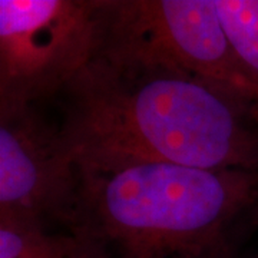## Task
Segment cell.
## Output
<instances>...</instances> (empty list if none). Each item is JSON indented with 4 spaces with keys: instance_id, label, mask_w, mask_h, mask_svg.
<instances>
[{
    "instance_id": "cell-5",
    "label": "cell",
    "mask_w": 258,
    "mask_h": 258,
    "mask_svg": "<svg viewBox=\"0 0 258 258\" xmlns=\"http://www.w3.org/2000/svg\"><path fill=\"white\" fill-rule=\"evenodd\" d=\"M81 172L59 125L37 106L0 115V212L46 224L78 221Z\"/></svg>"
},
{
    "instance_id": "cell-2",
    "label": "cell",
    "mask_w": 258,
    "mask_h": 258,
    "mask_svg": "<svg viewBox=\"0 0 258 258\" xmlns=\"http://www.w3.org/2000/svg\"><path fill=\"white\" fill-rule=\"evenodd\" d=\"M79 172L74 230L109 258H197L258 212V171L125 161Z\"/></svg>"
},
{
    "instance_id": "cell-8",
    "label": "cell",
    "mask_w": 258,
    "mask_h": 258,
    "mask_svg": "<svg viewBox=\"0 0 258 258\" xmlns=\"http://www.w3.org/2000/svg\"><path fill=\"white\" fill-rule=\"evenodd\" d=\"M241 231V230H240ZM240 231L234 234L230 240L222 242L221 245L215 247L211 251L205 252L203 255L197 258H258V257H247L241 252V241H240Z\"/></svg>"
},
{
    "instance_id": "cell-9",
    "label": "cell",
    "mask_w": 258,
    "mask_h": 258,
    "mask_svg": "<svg viewBox=\"0 0 258 258\" xmlns=\"http://www.w3.org/2000/svg\"><path fill=\"white\" fill-rule=\"evenodd\" d=\"M79 258H109V255L106 254V251L103 249L102 245H99L96 241L92 240L89 235H86V247H85V249H83V252L81 254Z\"/></svg>"
},
{
    "instance_id": "cell-10",
    "label": "cell",
    "mask_w": 258,
    "mask_h": 258,
    "mask_svg": "<svg viewBox=\"0 0 258 258\" xmlns=\"http://www.w3.org/2000/svg\"><path fill=\"white\" fill-rule=\"evenodd\" d=\"M249 91H251V98H252V101H255L258 103V86L257 85H251V86H249Z\"/></svg>"
},
{
    "instance_id": "cell-1",
    "label": "cell",
    "mask_w": 258,
    "mask_h": 258,
    "mask_svg": "<svg viewBox=\"0 0 258 258\" xmlns=\"http://www.w3.org/2000/svg\"><path fill=\"white\" fill-rule=\"evenodd\" d=\"M79 165L125 161L258 171V103L222 83L96 57L63 91Z\"/></svg>"
},
{
    "instance_id": "cell-3",
    "label": "cell",
    "mask_w": 258,
    "mask_h": 258,
    "mask_svg": "<svg viewBox=\"0 0 258 258\" xmlns=\"http://www.w3.org/2000/svg\"><path fill=\"white\" fill-rule=\"evenodd\" d=\"M96 2L101 23L96 57L200 76L251 99V83L234 57L214 0Z\"/></svg>"
},
{
    "instance_id": "cell-4",
    "label": "cell",
    "mask_w": 258,
    "mask_h": 258,
    "mask_svg": "<svg viewBox=\"0 0 258 258\" xmlns=\"http://www.w3.org/2000/svg\"><path fill=\"white\" fill-rule=\"evenodd\" d=\"M99 49L96 0H0V115L62 95Z\"/></svg>"
},
{
    "instance_id": "cell-7",
    "label": "cell",
    "mask_w": 258,
    "mask_h": 258,
    "mask_svg": "<svg viewBox=\"0 0 258 258\" xmlns=\"http://www.w3.org/2000/svg\"><path fill=\"white\" fill-rule=\"evenodd\" d=\"M241 71L258 86V0H214Z\"/></svg>"
},
{
    "instance_id": "cell-6",
    "label": "cell",
    "mask_w": 258,
    "mask_h": 258,
    "mask_svg": "<svg viewBox=\"0 0 258 258\" xmlns=\"http://www.w3.org/2000/svg\"><path fill=\"white\" fill-rule=\"evenodd\" d=\"M85 247L82 231L52 232L37 220L0 212V258H79Z\"/></svg>"
}]
</instances>
